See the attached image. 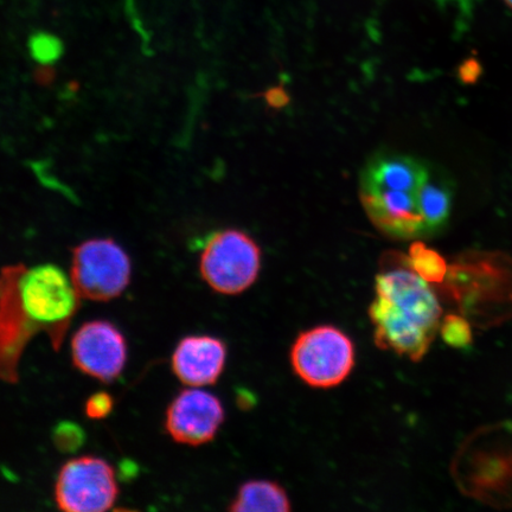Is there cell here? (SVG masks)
Wrapping results in <instances>:
<instances>
[{"label":"cell","instance_id":"6da1fadb","mask_svg":"<svg viewBox=\"0 0 512 512\" xmlns=\"http://www.w3.org/2000/svg\"><path fill=\"white\" fill-rule=\"evenodd\" d=\"M369 317L377 347L419 362L439 331L443 309L431 284L396 254L377 274Z\"/></svg>","mask_w":512,"mask_h":512},{"label":"cell","instance_id":"7a4b0ae2","mask_svg":"<svg viewBox=\"0 0 512 512\" xmlns=\"http://www.w3.org/2000/svg\"><path fill=\"white\" fill-rule=\"evenodd\" d=\"M24 264L0 270V380L17 383L25 348L44 332L51 345L60 342V331L46 299L23 278Z\"/></svg>","mask_w":512,"mask_h":512},{"label":"cell","instance_id":"3957f363","mask_svg":"<svg viewBox=\"0 0 512 512\" xmlns=\"http://www.w3.org/2000/svg\"><path fill=\"white\" fill-rule=\"evenodd\" d=\"M291 363L294 373L307 386L336 387L354 369V343L335 326L319 325L298 336L292 345Z\"/></svg>","mask_w":512,"mask_h":512},{"label":"cell","instance_id":"277c9868","mask_svg":"<svg viewBox=\"0 0 512 512\" xmlns=\"http://www.w3.org/2000/svg\"><path fill=\"white\" fill-rule=\"evenodd\" d=\"M261 249L251 236L236 229L211 235L203 247L200 272L209 287L236 296L252 287L259 277Z\"/></svg>","mask_w":512,"mask_h":512},{"label":"cell","instance_id":"5b68a950","mask_svg":"<svg viewBox=\"0 0 512 512\" xmlns=\"http://www.w3.org/2000/svg\"><path fill=\"white\" fill-rule=\"evenodd\" d=\"M130 256L112 239H91L72 252L70 279L81 298L111 302L130 285Z\"/></svg>","mask_w":512,"mask_h":512},{"label":"cell","instance_id":"8992f818","mask_svg":"<svg viewBox=\"0 0 512 512\" xmlns=\"http://www.w3.org/2000/svg\"><path fill=\"white\" fill-rule=\"evenodd\" d=\"M119 496L113 467L91 456L68 460L55 484L57 507L67 512H102L112 509Z\"/></svg>","mask_w":512,"mask_h":512},{"label":"cell","instance_id":"52a82bcc","mask_svg":"<svg viewBox=\"0 0 512 512\" xmlns=\"http://www.w3.org/2000/svg\"><path fill=\"white\" fill-rule=\"evenodd\" d=\"M70 347L75 368L93 379L111 383L125 369L126 339L117 326L107 320H92L81 325Z\"/></svg>","mask_w":512,"mask_h":512},{"label":"cell","instance_id":"ba28073f","mask_svg":"<svg viewBox=\"0 0 512 512\" xmlns=\"http://www.w3.org/2000/svg\"><path fill=\"white\" fill-rule=\"evenodd\" d=\"M224 416L222 402L217 396L194 387L183 390L170 403L165 428L176 443L201 446L216 437Z\"/></svg>","mask_w":512,"mask_h":512},{"label":"cell","instance_id":"9c48e42d","mask_svg":"<svg viewBox=\"0 0 512 512\" xmlns=\"http://www.w3.org/2000/svg\"><path fill=\"white\" fill-rule=\"evenodd\" d=\"M361 201L371 222L396 239H413L430 232L418 203V192L361 190Z\"/></svg>","mask_w":512,"mask_h":512},{"label":"cell","instance_id":"30bf717a","mask_svg":"<svg viewBox=\"0 0 512 512\" xmlns=\"http://www.w3.org/2000/svg\"><path fill=\"white\" fill-rule=\"evenodd\" d=\"M227 362V347L213 336H188L177 344L171 366L177 379L189 387L215 384Z\"/></svg>","mask_w":512,"mask_h":512},{"label":"cell","instance_id":"8fae6325","mask_svg":"<svg viewBox=\"0 0 512 512\" xmlns=\"http://www.w3.org/2000/svg\"><path fill=\"white\" fill-rule=\"evenodd\" d=\"M428 176L426 166L411 157L379 156L371 160L364 170L361 190L418 192Z\"/></svg>","mask_w":512,"mask_h":512},{"label":"cell","instance_id":"7c38bea8","mask_svg":"<svg viewBox=\"0 0 512 512\" xmlns=\"http://www.w3.org/2000/svg\"><path fill=\"white\" fill-rule=\"evenodd\" d=\"M229 511L232 512H287L291 501L278 483L266 479L248 480L240 486Z\"/></svg>","mask_w":512,"mask_h":512},{"label":"cell","instance_id":"4fadbf2b","mask_svg":"<svg viewBox=\"0 0 512 512\" xmlns=\"http://www.w3.org/2000/svg\"><path fill=\"white\" fill-rule=\"evenodd\" d=\"M418 203L428 229L445 226L452 209V191L443 181L430 176L418 191Z\"/></svg>","mask_w":512,"mask_h":512},{"label":"cell","instance_id":"5bb4252c","mask_svg":"<svg viewBox=\"0 0 512 512\" xmlns=\"http://www.w3.org/2000/svg\"><path fill=\"white\" fill-rule=\"evenodd\" d=\"M406 262L411 270L428 284H443L448 273L446 260L425 243L416 241L409 248Z\"/></svg>","mask_w":512,"mask_h":512},{"label":"cell","instance_id":"9a60e30c","mask_svg":"<svg viewBox=\"0 0 512 512\" xmlns=\"http://www.w3.org/2000/svg\"><path fill=\"white\" fill-rule=\"evenodd\" d=\"M439 331L444 342L452 348L464 349L473 341L469 322L458 315H447L440 323Z\"/></svg>","mask_w":512,"mask_h":512},{"label":"cell","instance_id":"2e32d148","mask_svg":"<svg viewBox=\"0 0 512 512\" xmlns=\"http://www.w3.org/2000/svg\"><path fill=\"white\" fill-rule=\"evenodd\" d=\"M86 432L72 421H62L53 431L54 445L62 453H75L86 443Z\"/></svg>","mask_w":512,"mask_h":512},{"label":"cell","instance_id":"e0dca14e","mask_svg":"<svg viewBox=\"0 0 512 512\" xmlns=\"http://www.w3.org/2000/svg\"><path fill=\"white\" fill-rule=\"evenodd\" d=\"M114 408V399L107 392H98L89 396L85 413L91 420H102L110 415Z\"/></svg>","mask_w":512,"mask_h":512},{"label":"cell","instance_id":"ac0fdd59","mask_svg":"<svg viewBox=\"0 0 512 512\" xmlns=\"http://www.w3.org/2000/svg\"><path fill=\"white\" fill-rule=\"evenodd\" d=\"M32 54L35 59L42 63H50L56 60L59 56L61 48L55 38H49L48 36H40L35 38L31 43Z\"/></svg>","mask_w":512,"mask_h":512},{"label":"cell","instance_id":"d6986e66","mask_svg":"<svg viewBox=\"0 0 512 512\" xmlns=\"http://www.w3.org/2000/svg\"><path fill=\"white\" fill-rule=\"evenodd\" d=\"M483 74V67L476 59H467L458 69V78L464 85H475Z\"/></svg>","mask_w":512,"mask_h":512},{"label":"cell","instance_id":"ffe728a7","mask_svg":"<svg viewBox=\"0 0 512 512\" xmlns=\"http://www.w3.org/2000/svg\"><path fill=\"white\" fill-rule=\"evenodd\" d=\"M266 100L268 102V105L275 107V108H281L288 104V95L281 87H275L270 89L266 93Z\"/></svg>","mask_w":512,"mask_h":512},{"label":"cell","instance_id":"44dd1931","mask_svg":"<svg viewBox=\"0 0 512 512\" xmlns=\"http://www.w3.org/2000/svg\"><path fill=\"white\" fill-rule=\"evenodd\" d=\"M503 2L507 4L510 9H512V0H503Z\"/></svg>","mask_w":512,"mask_h":512}]
</instances>
